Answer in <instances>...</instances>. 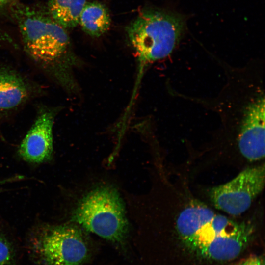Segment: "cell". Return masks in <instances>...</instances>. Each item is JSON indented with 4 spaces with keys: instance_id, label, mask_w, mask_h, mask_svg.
<instances>
[{
    "instance_id": "6da1fadb",
    "label": "cell",
    "mask_w": 265,
    "mask_h": 265,
    "mask_svg": "<svg viewBox=\"0 0 265 265\" xmlns=\"http://www.w3.org/2000/svg\"><path fill=\"white\" fill-rule=\"evenodd\" d=\"M217 99L221 131L231 134L241 155L249 161L265 157V90L261 75L248 68L229 71Z\"/></svg>"
},
{
    "instance_id": "7a4b0ae2",
    "label": "cell",
    "mask_w": 265,
    "mask_h": 265,
    "mask_svg": "<svg viewBox=\"0 0 265 265\" xmlns=\"http://www.w3.org/2000/svg\"><path fill=\"white\" fill-rule=\"evenodd\" d=\"M15 16L25 51L33 63L66 92L78 93L74 71L80 62L66 29L49 14L30 8H17Z\"/></svg>"
},
{
    "instance_id": "3957f363",
    "label": "cell",
    "mask_w": 265,
    "mask_h": 265,
    "mask_svg": "<svg viewBox=\"0 0 265 265\" xmlns=\"http://www.w3.org/2000/svg\"><path fill=\"white\" fill-rule=\"evenodd\" d=\"M71 221L113 242L122 243L128 235L124 204L112 186L98 187L87 193L78 204Z\"/></svg>"
},
{
    "instance_id": "277c9868",
    "label": "cell",
    "mask_w": 265,
    "mask_h": 265,
    "mask_svg": "<svg viewBox=\"0 0 265 265\" xmlns=\"http://www.w3.org/2000/svg\"><path fill=\"white\" fill-rule=\"evenodd\" d=\"M184 26V20L178 15L148 9L128 26L126 32L139 59L148 63L164 58L173 52Z\"/></svg>"
},
{
    "instance_id": "5b68a950",
    "label": "cell",
    "mask_w": 265,
    "mask_h": 265,
    "mask_svg": "<svg viewBox=\"0 0 265 265\" xmlns=\"http://www.w3.org/2000/svg\"><path fill=\"white\" fill-rule=\"evenodd\" d=\"M29 252L41 265H80L89 250L80 229L73 224L46 225L31 236Z\"/></svg>"
},
{
    "instance_id": "8992f818",
    "label": "cell",
    "mask_w": 265,
    "mask_h": 265,
    "mask_svg": "<svg viewBox=\"0 0 265 265\" xmlns=\"http://www.w3.org/2000/svg\"><path fill=\"white\" fill-rule=\"evenodd\" d=\"M264 164L246 168L224 184L214 186L209 191L213 206L232 216L247 211L265 186Z\"/></svg>"
},
{
    "instance_id": "52a82bcc",
    "label": "cell",
    "mask_w": 265,
    "mask_h": 265,
    "mask_svg": "<svg viewBox=\"0 0 265 265\" xmlns=\"http://www.w3.org/2000/svg\"><path fill=\"white\" fill-rule=\"evenodd\" d=\"M57 107L41 106L36 118L18 149L26 161L40 163L50 160L53 153V127L58 113Z\"/></svg>"
},
{
    "instance_id": "ba28073f",
    "label": "cell",
    "mask_w": 265,
    "mask_h": 265,
    "mask_svg": "<svg viewBox=\"0 0 265 265\" xmlns=\"http://www.w3.org/2000/svg\"><path fill=\"white\" fill-rule=\"evenodd\" d=\"M41 89L14 68L0 64V117L6 116L41 93Z\"/></svg>"
},
{
    "instance_id": "9c48e42d",
    "label": "cell",
    "mask_w": 265,
    "mask_h": 265,
    "mask_svg": "<svg viewBox=\"0 0 265 265\" xmlns=\"http://www.w3.org/2000/svg\"><path fill=\"white\" fill-rule=\"evenodd\" d=\"M253 233L250 224L242 223L236 230L221 234L201 249L198 253L207 258L228 261L237 257L249 243Z\"/></svg>"
},
{
    "instance_id": "30bf717a",
    "label": "cell",
    "mask_w": 265,
    "mask_h": 265,
    "mask_svg": "<svg viewBox=\"0 0 265 265\" xmlns=\"http://www.w3.org/2000/svg\"><path fill=\"white\" fill-rule=\"evenodd\" d=\"M89 35L99 37L108 30L111 19L107 8L103 4L96 2H86L79 18V23Z\"/></svg>"
},
{
    "instance_id": "8fae6325",
    "label": "cell",
    "mask_w": 265,
    "mask_h": 265,
    "mask_svg": "<svg viewBox=\"0 0 265 265\" xmlns=\"http://www.w3.org/2000/svg\"><path fill=\"white\" fill-rule=\"evenodd\" d=\"M86 0H49V14L65 29L76 27Z\"/></svg>"
},
{
    "instance_id": "7c38bea8",
    "label": "cell",
    "mask_w": 265,
    "mask_h": 265,
    "mask_svg": "<svg viewBox=\"0 0 265 265\" xmlns=\"http://www.w3.org/2000/svg\"><path fill=\"white\" fill-rule=\"evenodd\" d=\"M15 257L13 246L4 236L0 234V265H13Z\"/></svg>"
},
{
    "instance_id": "4fadbf2b",
    "label": "cell",
    "mask_w": 265,
    "mask_h": 265,
    "mask_svg": "<svg viewBox=\"0 0 265 265\" xmlns=\"http://www.w3.org/2000/svg\"><path fill=\"white\" fill-rule=\"evenodd\" d=\"M237 265H265L264 260L260 257L251 256Z\"/></svg>"
},
{
    "instance_id": "5bb4252c",
    "label": "cell",
    "mask_w": 265,
    "mask_h": 265,
    "mask_svg": "<svg viewBox=\"0 0 265 265\" xmlns=\"http://www.w3.org/2000/svg\"><path fill=\"white\" fill-rule=\"evenodd\" d=\"M22 176H14L13 177H10L8 178H5L3 179L0 180V188H1V187L2 186L9 183L12 182H14L15 181H17L18 180H20L22 179Z\"/></svg>"
},
{
    "instance_id": "9a60e30c",
    "label": "cell",
    "mask_w": 265,
    "mask_h": 265,
    "mask_svg": "<svg viewBox=\"0 0 265 265\" xmlns=\"http://www.w3.org/2000/svg\"><path fill=\"white\" fill-rule=\"evenodd\" d=\"M10 0H0V4H2L7 3Z\"/></svg>"
}]
</instances>
